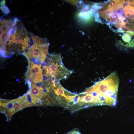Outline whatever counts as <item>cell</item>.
<instances>
[{
	"label": "cell",
	"mask_w": 134,
	"mask_h": 134,
	"mask_svg": "<svg viewBox=\"0 0 134 134\" xmlns=\"http://www.w3.org/2000/svg\"><path fill=\"white\" fill-rule=\"evenodd\" d=\"M119 83L117 73L112 72L79 94V102L84 108L100 105L114 106L117 102Z\"/></svg>",
	"instance_id": "cell-1"
},
{
	"label": "cell",
	"mask_w": 134,
	"mask_h": 134,
	"mask_svg": "<svg viewBox=\"0 0 134 134\" xmlns=\"http://www.w3.org/2000/svg\"><path fill=\"white\" fill-rule=\"evenodd\" d=\"M129 4L131 5L132 6H133L134 8V0H131L129 1Z\"/></svg>",
	"instance_id": "cell-11"
},
{
	"label": "cell",
	"mask_w": 134,
	"mask_h": 134,
	"mask_svg": "<svg viewBox=\"0 0 134 134\" xmlns=\"http://www.w3.org/2000/svg\"><path fill=\"white\" fill-rule=\"evenodd\" d=\"M13 103V100H0V112L5 115L7 121H10L14 114Z\"/></svg>",
	"instance_id": "cell-5"
},
{
	"label": "cell",
	"mask_w": 134,
	"mask_h": 134,
	"mask_svg": "<svg viewBox=\"0 0 134 134\" xmlns=\"http://www.w3.org/2000/svg\"><path fill=\"white\" fill-rule=\"evenodd\" d=\"M28 78L31 81L38 83L43 80V75L41 65H30L27 73Z\"/></svg>",
	"instance_id": "cell-4"
},
{
	"label": "cell",
	"mask_w": 134,
	"mask_h": 134,
	"mask_svg": "<svg viewBox=\"0 0 134 134\" xmlns=\"http://www.w3.org/2000/svg\"><path fill=\"white\" fill-rule=\"evenodd\" d=\"M124 10L126 17L134 19V8L133 6L128 4L126 5Z\"/></svg>",
	"instance_id": "cell-7"
},
{
	"label": "cell",
	"mask_w": 134,
	"mask_h": 134,
	"mask_svg": "<svg viewBox=\"0 0 134 134\" xmlns=\"http://www.w3.org/2000/svg\"><path fill=\"white\" fill-rule=\"evenodd\" d=\"M0 8L2 12L5 14H8L10 12L8 8L6 5L1 6Z\"/></svg>",
	"instance_id": "cell-9"
},
{
	"label": "cell",
	"mask_w": 134,
	"mask_h": 134,
	"mask_svg": "<svg viewBox=\"0 0 134 134\" xmlns=\"http://www.w3.org/2000/svg\"><path fill=\"white\" fill-rule=\"evenodd\" d=\"M50 64L45 68L46 75H51L58 80L66 79L70 74L69 71L63 65L59 57H56Z\"/></svg>",
	"instance_id": "cell-3"
},
{
	"label": "cell",
	"mask_w": 134,
	"mask_h": 134,
	"mask_svg": "<svg viewBox=\"0 0 134 134\" xmlns=\"http://www.w3.org/2000/svg\"><path fill=\"white\" fill-rule=\"evenodd\" d=\"M122 38L124 41L129 43L131 40V35L127 33L122 36Z\"/></svg>",
	"instance_id": "cell-8"
},
{
	"label": "cell",
	"mask_w": 134,
	"mask_h": 134,
	"mask_svg": "<svg viewBox=\"0 0 134 134\" xmlns=\"http://www.w3.org/2000/svg\"><path fill=\"white\" fill-rule=\"evenodd\" d=\"M5 0H2L1 1L0 4L1 6H4L5 4Z\"/></svg>",
	"instance_id": "cell-12"
},
{
	"label": "cell",
	"mask_w": 134,
	"mask_h": 134,
	"mask_svg": "<svg viewBox=\"0 0 134 134\" xmlns=\"http://www.w3.org/2000/svg\"><path fill=\"white\" fill-rule=\"evenodd\" d=\"M125 3V0H111L107 5V8L108 9L111 11L118 10L122 7Z\"/></svg>",
	"instance_id": "cell-6"
},
{
	"label": "cell",
	"mask_w": 134,
	"mask_h": 134,
	"mask_svg": "<svg viewBox=\"0 0 134 134\" xmlns=\"http://www.w3.org/2000/svg\"><path fill=\"white\" fill-rule=\"evenodd\" d=\"M126 46L128 47H134V39L132 40L130 43L126 45Z\"/></svg>",
	"instance_id": "cell-10"
},
{
	"label": "cell",
	"mask_w": 134,
	"mask_h": 134,
	"mask_svg": "<svg viewBox=\"0 0 134 134\" xmlns=\"http://www.w3.org/2000/svg\"><path fill=\"white\" fill-rule=\"evenodd\" d=\"M47 46L42 39L28 34L22 45V51L30 65H40L47 55Z\"/></svg>",
	"instance_id": "cell-2"
}]
</instances>
